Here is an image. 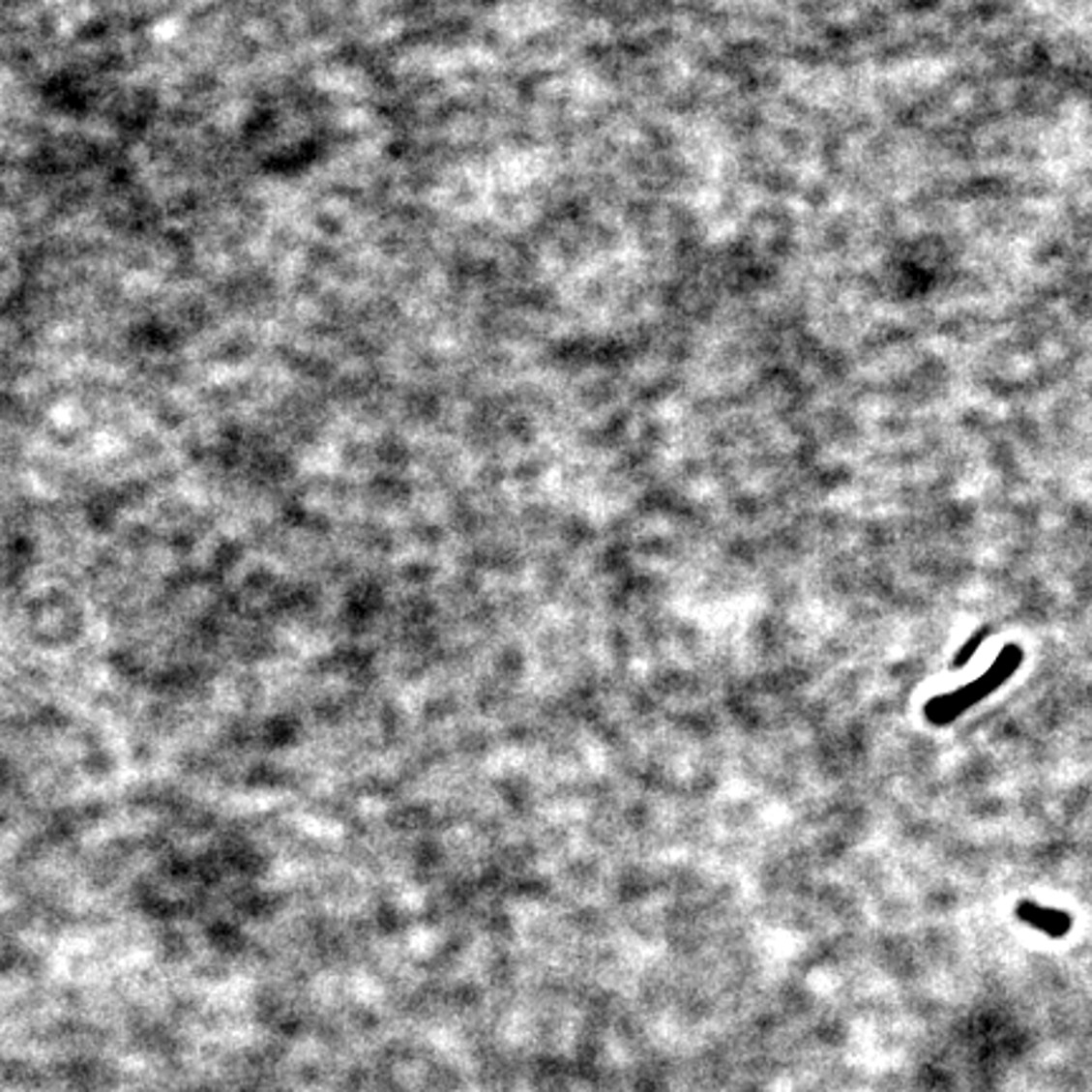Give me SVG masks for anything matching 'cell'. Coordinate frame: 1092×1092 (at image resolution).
I'll return each mask as SVG.
<instances>
[{"label":"cell","mask_w":1092,"mask_h":1092,"mask_svg":"<svg viewBox=\"0 0 1092 1092\" xmlns=\"http://www.w3.org/2000/svg\"><path fill=\"white\" fill-rule=\"evenodd\" d=\"M1014 670H1017V661H1012V650H1007V653L1001 655L999 665H996L991 673L984 675L982 681L974 683V686H966L961 694L946 695V698L935 700L933 706H949V708H943V713L935 721H938V723H946V721L956 719V716H959V713H961L963 708L968 706V703H974V700L984 698L989 691H994V688L999 686V683L1004 681L1007 675H1012ZM929 706H930V703H929Z\"/></svg>","instance_id":"cell-1"}]
</instances>
